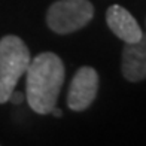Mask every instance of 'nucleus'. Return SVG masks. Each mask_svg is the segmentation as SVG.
Masks as SVG:
<instances>
[{
  "instance_id": "obj_7",
  "label": "nucleus",
  "mask_w": 146,
  "mask_h": 146,
  "mask_svg": "<svg viewBox=\"0 0 146 146\" xmlns=\"http://www.w3.org/2000/svg\"><path fill=\"white\" fill-rule=\"evenodd\" d=\"M9 100L14 103V104H21L23 100H24V94L14 90V91H12V94H11V97H9Z\"/></svg>"
},
{
  "instance_id": "obj_1",
  "label": "nucleus",
  "mask_w": 146,
  "mask_h": 146,
  "mask_svg": "<svg viewBox=\"0 0 146 146\" xmlns=\"http://www.w3.org/2000/svg\"><path fill=\"white\" fill-rule=\"evenodd\" d=\"M25 75L29 106L39 115H48L55 108L66 76L61 58L54 52H42L30 60Z\"/></svg>"
},
{
  "instance_id": "obj_8",
  "label": "nucleus",
  "mask_w": 146,
  "mask_h": 146,
  "mask_svg": "<svg viewBox=\"0 0 146 146\" xmlns=\"http://www.w3.org/2000/svg\"><path fill=\"white\" fill-rule=\"evenodd\" d=\"M49 113H52V115H54L55 118H61L63 112H61V109H57V108H54V109H52V110L49 112Z\"/></svg>"
},
{
  "instance_id": "obj_2",
  "label": "nucleus",
  "mask_w": 146,
  "mask_h": 146,
  "mask_svg": "<svg viewBox=\"0 0 146 146\" xmlns=\"http://www.w3.org/2000/svg\"><path fill=\"white\" fill-rule=\"evenodd\" d=\"M30 51L18 36L0 39V104L9 102L12 91L30 64Z\"/></svg>"
},
{
  "instance_id": "obj_5",
  "label": "nucleus",
  "mask_w": 146,
  "mask_h": 146,
  "mask_svg": "<svg viewBox=\"0 0 146 146\" xmlns=\"http://www.w3.org/2000/svg\"><path fill=\"white\" fill-rule=\"evenodd\" d=\"M106 23L112 33L125 43L137 42L142 37V29L136 18L119 5H112L106 12Z\"/></svg>"
},
{
  "instance_id": "obj_6",
  "label": "nucleus",
  "mask_w": 146,
  "mask_h": 146,
  "mask_svg": "<svg viewBox=\"0 0 146 146\" xmlns=\"http://www.w3.org/2000/svg\"><path fill=\"white\" fill-rule=\"evenodd\" d=\"M122 75L130 82H139L146 78V35L137 42L127 43L122 51Z\"/></svg>"
},
{
  "instance_id": "obj_3",
  "label": "nucleus",
  "mask_w": 146,
  "mask_h": 146,
  "mask_svg": "<svg viewBox=\"0 0 146 146\" xmlns=\"http://www.w3.org/2000/svg\"><path fill=\"white\" fill-rule=\"evenodd\" d=\"M94 17V6L90 0H58L46 14L48 27L58 35H69L87 25Z\"/></svg>"
},
{
  "instance_id": "obj_4",
  "label": "nucleus",
  "mask_w": 146,
  "mask_h": 146,
  "mask_svg": "<svg viewBox=\"0 0 146 146\" xmlns=\"http://www.w3.org/2000/svg\"><path fill=\"white\" fill-rule=\"evenodd\" d=\"M97 90L98 75L96 69L90 67V66H84L75 73L70 82L67 92V106L76 112L88 109L96 100Z\"/></svg>"
}]
</instances>
